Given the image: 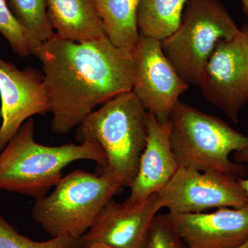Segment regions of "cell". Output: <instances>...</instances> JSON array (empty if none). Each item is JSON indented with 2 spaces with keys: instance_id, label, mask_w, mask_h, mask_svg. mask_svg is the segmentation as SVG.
Here are the masks:
<instances>
[{
  "instance_id": "obj_21",
  "label": "cell",
  "mask_w": 248,
  "mask_h": 248,
  "mask_svg": "<svg viewBox=\"0 0 248 248\" xmlns=\"http://www.w3.org/2000/svg\"><path fill=\"white\" fill-rule=\"evenodd\" d=\"M233 159L235 162L240 163V164H248V148L233 153ZM240 184L243 187L245 192L248 197V178L244 179V178H239Z\"/></svg>"
},
{
  "instance_id": "obj_20",
  "label": "cell",
  "mask_w": 248,
  "mask_h": 248,
  "mask_svg": "<svg viewBox=\"0 0 248 248\" xmlns=\"http://www.w3.org/2000/svg\"><path fill=\"white\" fill-rule=\"evenodd\" d=\"M144 248H187L168 214L156 215L147 235Z\"/></svg>"
},
{
  "instance_id": "obj_2",
  "label": "cell",
  "mask_w": 248,
  "mask_h": 248,
  "mask_svg": "<svg viewBox=\"0 0 248 248\" xmlns=\"http://www.w3.org/2000/svg\"><path fill=\"white\" fill-rule=\"evenodd\" d=\"M34 135L35 122L30 118L0 152V190L38 200L58 184L63 170L74 161L91 160L103 169L107 166L104 150L94 140L47 146L37 143Z\"/></svg>"
},
{
  "instance_id": "obj_17",
  "label": "cell",
  "mask_w": 248,
  "mask_h": 248,
  "mask_svg": "<svg viewBox=\"0 0 248 248\" xmlns=\"http://www.w3.org/2000/svg\"><path fill=\"white\" fill-rule=\"evenodd\" d=\"M18 22L40 42L55 35L47 14V0H6Z\"/></svg>"
},
{
  "instance_id": "obj_10",
  "label": "cell",
  "mask_w": 248,
  "mask_h": 248,
  "mask_svg": "<svg viewBox=\"0 0 248 248\" xmlns=\"http://www.w3.org/2000/svg\"><path fill=\"white\" fill-rule=\"evenodd\" d=\"M0 152L24 122L50 111L42 72L27 67L19 70L0 58Z\"/></svg>"
},
{
  "instance_id": "obj_18",
  "label": "cell",
  "mask_w": 248,
  "mask_h": 248,
  "mask_svg": "<svg viewBox=\"0 0 248 248\" xmlns=\"http://www.w3.org/2000/svg\"><path fill=\"white\" fill-rule=\"evenodd\" d=\"M0 33L7 40L13 51L22 58L35 56L42 43L18 22L6 0H0Z\"/></svg>"
},
{
  "instance_id": "obj_3",
  "label": "cell",
  "mask_w": 248,
  "mask_h": 248,
  "mask_svg": "<svg viewBox=\"0 0 248 248\" xmlns=\"http://www.w3.org/2000/svg\"><path fill=\"white\" fill-rule=\"evenodd\" d=\"M148 116L131 91L103 104L78 126L77 140H94L102 146L107 161L103 172L124 188L129 187L138 172L148 138Z\"/></svg>"
},
{
  "instance_id": "obj_14",
  "label": "cell",
  "mask_w": 248,
  "mask_h": 248,
  "mask_svg": "<svg viewBox=\"0 0 248 248\" xmlns=\"http://www.w3.org/2000/svg\"><path fill=\"white\" fill-rule=\"evenodd\" d=\"M55 33L65 40L88 42L107 37L93 0H47Z\"/></svg>"
},
{
  "instance_id": "obj_22",
  "label": "cell",
  "mask_w": 248,
  "mask_h": 248,
  "mask_svg": "<svg viewBox=\"0 0 248 248\" xmlns=\"http://www.w3.org/2000/svg\"><path fill=\"white\" fill-rule=\"evenodd\" d=\"M81 248H110L107 247V246H103V245L100 244H86L84 243V246H82Z\"/></svg>"
},
{
  "instance_id": "obj_8",
  "label": "cell",
  "mask_w": 248,
  "mask_h": 248,
  "mask_svg": "<svg viewBox=\"0 0 248 248\" xmlns=\"http://www.w3.org/2000/svg\"><path fill=\"white\" fill-rule=\"evenodd\" d=\"M240 177L219 172H200L179 168L160 192V208L170 213H200L221 208H239L248 197Z\"/></svg>"
},
{
  "instance_id": "obj_12",
  "label": "cell",
  "mask_w": 248,
  "mask_h": 248,
  "mask_svg": "<svg viewBox=\"0 0 248 248\" xmlns=\"http://www.w3.org/2000/svg\"><path fill=\"white\" fill-rule=\"evenodd\" d=\"M168 216L187 248H234L248 240V200L239 208Z\"/></svg>"
},
{
  "instance_id": "obj_7",
  "label": "cell",
  "mask_w": 248,
  "mask_h": 248,
  "mask_svg": "<svg viewBox=\"0 0 248 248\" xmlns=\"http://www.w3.org/2000/svg\"><path fill=\"white\" fill-rule=\"evenodd\" d=\"M232 40L217 42L200 89L205 99L235 124L248 102V24Z\"/></svg>"
},
{
  "instance_id": "obj_4",
  "label": "cell",
  "mask_w": 248,
  "mask_h": 248,
  "mask_svg": "<svg viewBox=\"0 0 248 248\" xmlns=\"http://www.w3.org/2000/svg\"><path fill=\"white\" fill-rule=\"evenodd\" d=\"M170 141L178 167L219 172L244 178L248 168L232 161V153L248 148V136L217 116L179 101L170 116Z\"/></svg>"
},
{
  "instance_id": "obj_5",
  "label": "cell",
  "mask_w": 248,
  "mask_h": 248,
  "mask_svg": "<svg viewBox=\"0 0 248 248\" xmlns=\"http://www.w3.org/2000/svg\"><path fill=\"white\" fill-rule=\"evenodd\" d=\"M123 188L106 173L77 170L62 177L50 195L36 200L32 217L52 237L81 238L106 204Z\"/></svg>"
},
{
  "instance_id": "obj_11",
  "label": "cell",
  "mask_w": 248,
  "mask_h": 248,
  "mask_svg": "<svg viewBox=\"0 0 248 248\" xmlns=\"http://www.w3.org/2000/svg\"><path fill=\"white\" fill-rule=\"evenodd\" d=\"M157 193L146 200L109 201L83 236L84 243L110 248H144L152 222L161 210Z\"/></svg>"
},
{
  "instance_id": "obj_1",
  "label": "cell",
  "mask_w": 248,
  "mask_h": 248,
  "mask_svg": "<svg viewBox=\"0 0 248 248\" xmlns=\"http://www.w3.org/2000/svg\"><path fill=\"white\" fill-rule=\"evenodd\" d=\"M35 56L42 73L52 118L50 128L68 134L94 108L133 91V55L116 47L108 37L73 42L55 35L41 44Z\"/></svg>"
},
{
  "instance_id": "obj_6",
  "label": "cell",
  "mask_w": 248,
  "mask_h": 248,
  "mask_svg": "<svg viewBox=\"0 0 248 248\" xmlns=\"http://www.w3.org/2000/svg\"><path fill=\"white\" fill-rule=\"evenodd\" d=\"M219 0H187L177 30L161 41L166 58L186 84L200 88L217 42L239 32Z\"/></svg>"
},
{
  "instance_id": "obj_9",
  "label": "cell",
  "mask_w": 248,
  "mask_h": 248,
  "mask_svg": "<svg viewBox=\"0 0 248 248\" xmlns=\"http://www.w3.org/2000/svg\"><path fill=\"white\" fill-rule=\"evenodd\" d=\"M133 58V93L148 113L160 122H168L179 96L189 85L165 56L160 40L140 35Z\"/></svg>"
},
{
  "instance_id": "obj_13",
  "label": "cell",
  "mask_w": 248,
  "mask_h": 248,
  "mask_svg": "<svg viewBox=\"0 0 248 248\" xmlns=\"http://www.w3.org/2000/svg\"><path fill=\"white\" fill-rule=\"evenodd\" d=\"M170 122H160L149 113L146 145L138 172L129 186L127 200H146L167 185L179 169L170 141Z\"/></svg>"
},
{
  "instance_id": "obj_19",
  "label": "cell",
  "mask_w": 248,
  "mask_h": 248,
  "mask_svg": "<svg viewBox=\"0 0 248 248\" xmlns=\"http://www.w3.org/2000/svg\"><path fill=\"white\" fill-rule=\"evenodd\" d=\"M84 245L83 237L68 236H57L42 242L33 241L19 234L0 215V248H81Z\"/></svg>"
},
{
  "instance_id": "obj_15",
  "label": "cell",
  "mask_w": 248,
  "mask_h": 248,
  "mask_svg": "<svg viewBox=\"0 0 248 248\" xmlns=\"http://www.w3.org/2000/svg\"><path fill=\"white\" fill-rule=\"evenodd\" d=\"M108 38L117 48L133 55L140 32L137 24L140 0H93Z\"/></svg>"
},
{
  "instance_id": "obj_16",
  "label": "cell",
  "mask_w": 248,
  "mask_h": 248,
  "mask_svg": "<svg viewBox=\"0 0 248 248\" xmlns=\"http://www.w3.org/2000/svg\"><path fill=\"white\" fill-rule=\"evenodd\" d=\"M187 0H140L137 24L140 35L164 40L174 32Z\"/></svg>"
},
{
  "instance_id": "obj_23",
  "label": "cell",
  "mask_w": 248,
  "mask_h": 248,
  "mask_svg": "<svg viewBox=\"0 0 248 248\" xmlns=\"http://www.w3.org/2000/svg\"><path fill=\"white\" fill-rule=\"evenodd\" d=\"M243 12L248 17V0H241Z\"/></svg>"
},
{
  "instance_id": "obj_24",
  "label": "cell",
  "mask_w": 248,
  "mask_h": 248,
  "mask_svg": "<svg viewBox=\"0 0 248 248\" xmlns=\"http://www.w3.org/2000/svg\"><path fill=\"white\" fill-rule=\"evenodd\" d=\"M234 248H248V240H247L246 242L244 243V244H241V246Z\"/></svg>"
}]
</instances>
